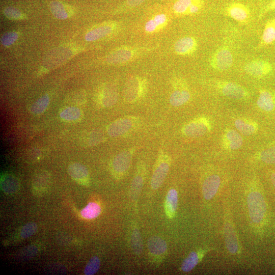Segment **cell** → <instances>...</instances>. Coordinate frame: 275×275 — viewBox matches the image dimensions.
<instances>
[{
  "label": "cell",
  "instance_id": "cell-1",
  "mask_svg": "<svg viewBox=\"0 0 275 275\" xmlns=\"http://www.w3.org/2000/svg\"><path fill=\"white\" fill-rule=\"evenodd\" d=\"M146 89V84L144 79L136 76L128 77L124 87V101L129 103L136 102L145 94Z\"/></svg>",
  "mask_w": 275,
  "mask_h": 275
},
{
  "label": "cell",
  "instance_id": "cell-2",
  "mask_svg": "<svg viewBox=\"0 0 275 275\" xmlns=\"http://www.w3.org/2000/svg\"><path fill=\"white\" fill-rule=\"evenodd\" d=\"M247 203L251 220L255 223L261 222L266 212V204L262 195L257 191L251 192L248 195Z\"/></svg>",
  "mask_w": 275,
  "mask_h": 275
},
{
  "label": "cell",
  "instance_id": "cell-3",
  "mask_svg": "<svg viewBox=\"0 0 275 275\" xmlns=\"http://www.w3.org/2000/svg\"><path fill=\"white\" fill-rule=\"evenodd\" d=\"M141 51V49L132 47H120L108 53L104 60L108 64L121 65L131 61L140 54Z\"/></svg>",
  "mask_w": 275,
  "mask_h": 275
},
{
  "label": "cell",
  "instance_id": "cell-4",
  "mask_svg": "<svg viewBox=\"0 0 275 275\" xmlns=\"http://www.w3.org/2000/svg\"><path fill=\"white\" fill-rule=\"evenodd\" d=\"M138 119L134 117H124L111 123L107 127L108 135L113 138L123 136L130 132L136 125Z\"/></svg>",
  "mask_w": 275,
  "mask_h": 275
},
{
  "label": "cell",
  "instance_id": "cell-5",
  "mask_svg": "<svg viewBox=\"0 0 275 275\" xmlns=\"http://www.w3.org/2000/svg\"><path fill=\"white\" fill-rule=\"evenodd\" d=\"M211 129V124L209 119L205 117L194 119L182 128V133L190 138H197L204 135Z\"/></svg>",
  "mask_w": 275,
  "mask_h": 275
},
{
  "label": "cell",
  "instance_id": "cell-6",
  "mask_svg": "<svg viewBox=\"0 0 275 275\" xmlns=\"http://www.w3.org/2000/svg\"><path fill=\"white\" fill-rule=\"evenodd\" d=\"M75 53V49L68 46L59 47L52 51L43 64L42 72L49 70L60 66Z\"/></svg>",
  "mask_w": 275,
  "mask_h": 275
},
{
  "label": "cell",
  "instance_id": "cell-7",
  "mask_svg": "<svg viewBox=\"0 0 275 275\" xmlns=\"http://www.w3.org/2000/svg\"><path fill=\"white\" fill-rule=\"evenodd\" d=\"M133 151V149L124 150L116 155L113 158L111 168L113 175L116 178H121L129 170Z\"/></svg>",
  "mask_w": 275,
  "mask_h": 275
},
{
  "label": "cell",
  "instance_id": "cell-8",
  "mask_svg": "<svg viewBox=\"0 0 275 275\" xmlns=\"http://www.w3.org/2000/svg\"><path fill=\"white\" fill-rule=\"evenodd\" d=\"M170 165V157L166 154L161 152L151 177V186L152 189H158L163 183L169 171Z\"/></svg>",
  "mask_w": 275,
  "mask_h": 275
},
{
  "label": "cell",
  "instance_id": "cell-9",
  "mask_svg": "<svg viewBox=\"0 0 275 275\" xmlns=\"http://www.w3.org/2000/svg\"><path fill=\"white\" fill-rule=\"evenodd\" d=\"M233 63V54L226 46L218 48L212 55L210 60V64L212 68L219 71L229 69Z\"/></svg>",
  "mask_w": 275,
  "mask_h": 275
},
{
  "label": "cell",
  "instance_id": "cell-10",
  "mask_svg": "<svg viewBox=\"0 0 275 275\" xmlns=\"http://www.w3.org/2000/svg\"><path fill=\"white\" fill-rule=\"evenodd\" d=\"M216 87L223 95L230 99L241 100L249 96V92L244 87L235 82L219 81L216 83Z\"/></svg>",
  "mask_w": 275,
  "mask_h": 275
},
{
  "label": "cell",
  "instance_id": "cell-11",
  "mask_svg": "<svg viewBox=\"0 0 275 275\" xmlns=\"http://www.w3.org/2000/svg\"><path fill=\"white\" fill-rule=\"evenodd\" d=\"M204 5L203 0H177L173 5V10L179 15L195 14L202 9Z\"/></svg>",
  "mask_w": 275,
  "mask_h": 275
},
{
  "label": "cell",
  "instance_id": "cell-12",
  "mask_svg": "<svg viewBox=\"0 0 275 275\" xmlns=\"http://www.w3.org/2000/svg\"><path fill=\"white\" fill-rule=\"evenodd\" d=\"M117 23L114 21L101 23L93 27L86 33L85 39L87 41H95L106 37L112 34L117 28Z\"/></svg>",
  "mask_w": 275,
  "mask_h": 275
},
{
  "label": "cell",
  "instance_id": "cell-13",
  "mask_svg": "<svg viewBox=\"0 0 275 275\" xmlns=\"http://www.w3.org/2000/svg\"><path fill=\"white\" fill-rule=\"evenodd\" d=\"M118 93L117 89L112 85H105L98 92L97 101L103 107L113 106L117 102Z\"/></svg>",
  "mask_w": 275,
  "mask_h": 275
},
{
  "label": "cell",
  "instance_id": "cell-14",
  "mask_svg": "<svg viewBox=\"0 0 275 275\" xmlns=\"http://www.w3.org/2000/svg\"><path fill=\"white\" fill-rule=\"evenodd\" d=\"M226 14L241 23L248 22L250 19V12L244 5L239 3H233L226 8Z\"/></svg>",
  "mask_w": 275,
  "mask_h": 275
},
{
  "label": "cell",
  "instance_id": "cell-15",
  "mask_svg": "<svg viewBox=\"0 0 275 275\" xmlns=\"http://www.w3.org/2000/svg\"><path fill=\"white\" fill-rule=\"evenodd\" d=\"M244 69L250 75L256 78H261L271 71L272 67L269 62L257 59L248 63Z\"/></svg>",
  "mask_w": 275,
  "mask_h": 275
},
{
  "label": "cell",
  "instance_id": "cell-16",
  "mask_svg": "<svg viewBox=\"0 0 275 275\" xmlns=\"http://www.w3.org/2000/svg\"><path fill=\"white\" fill-rule=\"evenodd\" d=\"M51 176L46 170H41L33 176L32 186L35 194L41 195L46 192L51 185Z\"/></svg>",
  "mask_w": 275,
  "mask_h": 275
},
{
  "label": "cell",
  "instance_id": "cell-17",
  "mask_svg": "<svg viewBox=\"0 0 275 275\" xmlns=\"http://www.w3.org/2000/svg\"><path fill=\"white\" fill-rule=\"evenodd\" d=\"M175 90L170 96V104L174 106H179L188 102L191 94L186 85L178 81L175 84Z\"/></svg>",
  "mask_w": 275,
  "mask_h": 275
},
{
  "label": "cell",
  "instance_id": "cell-18",
  "mask_svg": "<svg viewBox=\"0 0 275 275\" xmlns=\"http://www.w3.org/2000/svg\"><path fill=\"white\" fill-rule=\"evenodd\" d=\"M68 173L71 178L76 182L85 186L90 184V176L87 168L83 164L73 162L68 167Z\"/></svg>",
  "mask_w": 275,
  "mask_h": 275
},
{
  "label": "cell",
  "instance_id": "cell-19",
  "mask_svg": "<svg viewBox=\"0 0 275 275\" xmlns=\"http://www.w3.org/2000/svg\"><path fill=\"white\" fill-rule=\"evenodd\" d=\"M197 47L198 44L195 38L186 36L178 39L174 44V49L176 54L185 56L194 53Z\"/></svg>",
  "mask_w": 275,
  "mask_h": 275
},
{
  "label": "cell",
  "instance_id": "cell-20",
  "mask_svg": "<svg viewBox=\"0 0 275 275\" xmlns=\"http://www.w3.org/2000/svg\"><path fill=\"white\" fill-rule=\"evenodd\" d=\"M224 148L229 150H235L240 148L243 143L241 135L234 129H227L222 138Z\"/></svg>",
  "mask_w": 275,
  "mask_h": 275
},
{
  "label": "cell",
  "instance_id": "cell-21",
  "mask_svg": "<svg viewBox=\"0 0 275 275\" xmlns=\"http://www.w3.org/2000/svg\"><path fill=\"white\" fill-rule=\"evenodd\" d=\"M49 7L54 17L59 19H66L74 13L71 6L59 1L51 2Z\"/></svg>",
  "mask_w": 275,
  "mask_h": 275
},
{
  "label": "cell",
  "instance_id": "cell-22",
  "mask_svg": "<svg viewBox=\"0 0 275 275\" xmlns=\"http://www.w3.org/2000/svg\"><path fill=\"white\" fill-rule=\"evenodd\" d=\"M220 183V177L217 175H212L206 178L202 186L204 198L208 200L211 199L216 194Z\"/></svg>",
  "mask_w": 275,
  "mask_h": 275
},
{
  "label": "cell",
  "instance_id": "cell-23",
  "mask_svg": "<svg viewBox=\"0 0 275 275\" xmlns=\"http://www.w3.org/2000/svg\"><path fill=\"white\" fill-rule=\"evenodd\" d=\"M257 104L259 108L265 112L274 110L275 95L268 90H260Z\"/></svg>",
  "mask_w": 275,
  "mask_h": 275
},
{
  "label": "cell",
  "instance_id": "cell-24",
  "mask_svg": "<svg viewBox=\"0 0 275 275\" xmlns=\"http://www.w3.org/2000/svg\"><path fill=\"white\" fill-rule=\"evenodd\" d=\"M168 22V17L164 13L155 15L145 24L144 30L146 33L152 34L162 29Z\"/></svg>",
  "mask_w": 275,
  "mask_h": 275
},
{
  "label": "cell",
  "instance_id": "cell-25",
  "mask_svg": "<svg viewBox=\"0 0 275 275\" xmlns=\"http://www.w3.org/2000/svg\"><path fill=\"white\" fill-rule=\"evenodd\" d=\"M1 187L5 194H14L19 190L20 182L18 179L14 175L6 174L1 178Z\"/></svg>",
  "mask_w": 275,
  "mask_h": 275
},
{
  "label": "cell",
  "instance_id": "cell-26",
  "mask_svg": "<svg viewBox=\"0 0 275 275\" xmlns=\"http://www.w3.org/2000/svg\"><path fill=\"white\" fill-rule=\"evenodd\" d=\"M234 125L240 133L247 136L254 134L258 129L257 122L249 119H237L235 121Z\"/></svg>",
  "mask_w": 275,
  "mask_h": 275
},
{
  "label": "cell",
  "instance_id": "cell-27",
  "mask_svg": "<svg viewBox=\"0 0 275 275\" xmlns=\"http://www.w3.org/2000/svg\"><path fill=\"white\" fill-rule=\"evenodd\" d=\"M275 42V18L265 24L258 47H262Z\"/></svg>",
  "mask_w": 275,
  "mask_h": 275
},
{
  "label": "cell",
  "instance_id": "cell-28",
  "mask_svg": "<svg viewBox=\"0 0 275 275\" xmlns=\"http://www.w3.org/2000/svg\"><path fill=\"white\" fill-rule=\"evenodd\" d=\"M224 234L225 243L228 251L232 254H235L238 250L237 239L235 230L230 223L225 225Z\"/></svg>",
  "mask_w": 275,
  "mask_h": 275
},
{
  "label": "cell",
  "instance_id": "cell-29",
  "mask_svg": "<svg viewBox=\"0 0 275 275\" xmlns=\"http://www.w3.org/2000/svg\"><path fill=\"white\" fill-rule=\"evenodd\" d=\"M60 117L64 121L75 122L82 119L83 113L78 107L70 105L61 109Z\"/></svg>",
  "mask_w": 275,
  "mask_h": 275
},
{
  "label": "cell",
  "instance_id": "cell-30",
  "mask_svg": "<svg viewBox=\"0 0 275 275\" xmlns=\"http://www.w3.org/2000/svg\"><path fill=\"white\" fill-rule=\"evenodd\" d=\"M177 204V192L175 189H171L168 191L165 201V212L169 218H172L174 216Z\"/></svg>",
  "mask_w": 275,
  "mask_h": 275
},
{
  "label": "cell",
  "instance_id": "cell-31",
  "mask_svg": "<svg viewBox=\"0 0 275 275\" xmlns=\"http://www.w3.org/2000/svg\"><path fill=\"white\" fill-rule=\"evenodd\" d=\"M148 248L149 252L154 255H161L167 249V243L162 238L153 236L148 241Z\"/></svg>",
  "mask_w": 275,
  "mask_h": 275
},
{
  "label": "cell",
  "instance_id": "cell-32",
  "mask_svg": "<svg viewBox=\"0 0 275 275\" xmlns=\"http://www.w3.org/2000/svg\"><path fill=\"white\" fill-rule=\"evenodd\" d=\"M65 100L70 105H81L87 101L86 93L82 90H75L69 93Z\"/></svg>",
  "mask_w": 275,
  "mask_h": 275
},
{
  "label": "cell",
  "instance_id": "cell-33",
  "mask_svg": "<svg viewBox=\"0 0 275 275\" xmlns=\"http://www.w3.org/2000/svg\"><path fill=\"white\" fill-rule=\"evenodd\" d=\"M50 102V98L47 94H45L36 100L31 106L30 112L35 115H39L44 113L48 107Z\"/></svg>",
  "mask_w": 275,
  "mask_h": 275
},
{
  "label": "cell",
  "instance_id": "cell-34",
  "mask_svg": "<svg viewBox=\"0 0 275 275\" xmlns=\"http://www.w3.org/2000/svg\"><path fill=\"white\" fill-rule=\"evenodd\" d=\"M100 212V206L96 203L91 202L80 211V215L84 218L93 219L97 217Z\"/></svg>",
  "mask_w": 275,
  "mask_h": 275
},
{
  "label": "cell",
  "instance_id": "cell-35",
  "mask_svg": "<svg viewBox=\"0 0 275 275\" xmlns=\"http://www.w3.org/2000/svg\"><path fill=\"white\" fill-rule=\"evenodd\" d=\"M105 139L104 134L98 130L92 131L84 138V142L88 146L97 145L103 142Z\"/></svg>",
  "mask_w": 275,
  "mask_h": 275
},
{
  "label": "cell",
  "instance_id": "cell-36",
  "mask_svg": "<svg viewBox=\"0 0 275 275\" xmlns=\"http://www.w3.org/2000/svg\"><path fill=\"white\" fill-rule=\"evenodd\" d=\"M144 179L142 175L138 173L133 178L130 185V194L133 200L139 196L143 185Z\"/></svg>",
  "mask_w": 275,
  "mask_h": 275
},
{
  "label": "cell",
  "instance_id": "cell-37",
  "mask_svg": "<svg viewBox=\"0 0 275 275\" xmlns=\"http://www.w3.org/2000/svg\"><path fill=\"white\" fill-rule=\"evenodd\" d=\"M131 245L133 252L136 255H140L143 251V241L139 231L134 229L131 236Z\"/></svg>",
  "mask_w": 275,
  "mask_h": 275
},
{
  "label": "cell",
  "instance_id": "cell-38",
  "mask_svg": "<svg viewBox=\"0 0 275 275\" xmlns=\"http://www.w3.org/2000/svg\"><path fill=\"white\" fill-rule=\"evenodd\" d=\"M199 257L198 254L193 252L184 260L181 265V269L184 272L192 270L198 264Z\"/></svg>",
  "mask_w": 275,
  "mask_h": 275
},
{
  "label": "cell",
  "instance_id": "cell-39",
  "mask_svg": "<svg viewBox=\"0 0 275 275\" xmlns=\"http://www.w3.org/2000/svg\"><path fill=\"white\" fill-rule=\"evenodd\" d=\"M100 266V261L97 256L91 258L87 264L85 269V275H93L95 274L99 270Z\"/></svg>",
  "mask_w": 275,
  "mask_h": 275
},
{
  "label": "cell",
  "instance_id": "cell-40",
  "mask_svg": "<svg viewBox=\"0 0 275 275\" xmlns=\"http://www.w3.org/2000/svg\"><path fill=\"white\" fill-rule=\"evenodd\" d=\"M4 15L11 20H21L26 16L20 10L13 7H7L3 10Z\"/></svg>",
  "mask_w": 275,
  "mask_h": 275
},
{
  "label": "cell",
  "instance_id": "cell-41",
  "mask_svg": "<svg viewBox=\"0 0 275 275\" xmlns=\"http://www.w3.org/2000/svg\"><path fill=\"white\" fill-rule=\"evenodd\" d=\"M19 35L16 31H10L4 33L1 38V43L5 47L13 44L18 39Z\"/></svg>",
  "mask_w": 275,
  "mask_h": 275
},
{
  "label": "cell",
  "instance_id": "cell-42",
  "mask_svg": "<svg viewBox=\"0 0 275 275\" xmlns=\"http://www.w3.org/2000/svg\"><path fill=\"white\" fill-rule=\"evenodd\" d=\"M261 160L267 163H275V146L262 151L260 154Z\"/></svg>",
  "mask_w": 275,
  "mask_h": 275
},
{
  "label": "cell",
  "instance_id": "cell-43",
  "mask_svg": "<svg viewBox=\"0 0 275 275\" xmlns=\"http://www.w3.org/2000/svg\"><path fill=\"white\" fill-rule=\"evenodd\" d=\"M37 230V225L33 222L28 223L23 226L20 231V236L26 238L33 235Z\"/></svg>",
  "mask_w": 275,
  "mask_h": 275
},
{
  "label": "cell",
  "instance_id": "cell-44",
  "mask_svg": "<svg viewBox=\"0 0 275 275\" xmlns=\"http://www.w3.org/2000/svg\"><path fill=\"white\" fill-rule=\"evenodd\" d=\"M145 0H126L125 5L128 8H132L139 6Z\"/></svg>",
  "mask_w": 275,
  "mask_h": 275
},
{
  "label": "cell",
  "instance_id": "cell-45",
  "mask_svg": "<svg viewBox=\"0 0 275 275\" xmlns=\"http://www.w3.org/2000/svg\"><path fill=\"white\" fill-rule=\"evenodd\" d=\"M274 9H275V0H273L267 6L264 12H267Z\"/></svg>",
  "mask_w": 275,
  "mask_h": 275
},
{
  "label": "cell",
  "instance_id": "cell-46",
  "mask_svg": "<svg viewBox=\"0 0 275 275\" xmlns=\"http://www.w3.org/2000/svg\"><path fill=\"white\" fill-rule=\"evenodd\" d=\"M270 177H271V181L273 185L275 186V173H272Z\"/></svg>",
  "mask_w": 275,
  "mask_h": 275
}]
</instances>
